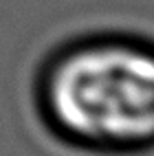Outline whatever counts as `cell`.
<instances>
[{
  "instance_id": "6da1fadb",
  "label": "cell",
  "mask_w": 154,
  "mask_h": 156,
  "mask_svg": "<svg viewBox=\"0 0 154 156\" xmlns=\"http://www.w3.org/2000/svg\"><path fill=\"white\" fill-rule=\"evenodd\" d=\"M53 141L81 154L154 145V48L121 37L73 40L48 53L31 86Z\"/></svg>"
}]
</instances>
